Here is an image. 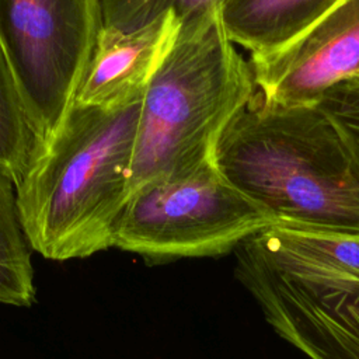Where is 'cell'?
<instances>
[{
  "mask_svg": "<svg viewBox=\"0 0 359 359\" xmlns=\"http://www.w3.org/2000/svg\"><path fill=\"white\" fill-rule=\"evenodd\" d=\"M234 275L265 321L309 359H359V279L280 271L243 244Z\"/></svg>",
  "mask_w": 359,
  "mask_h": 359,
  "instance_id": "cell-6",
  "label": "cell"
},
{
  "mask_svg": "<svg viewBox=\"0 0 359 359\" xmlns=\"http://www.w3.org/2000/svg\"><path fill=\"white\" fill-rule=\"evenodd\" d=\"M220 174L273 226L359 237V165L317 105H280L254 90L215 147Z\"/></svg>",
  "mask_w": 359,
  "mask_h": 359,
  "instance_id": "cell-1",
  "label": "cell"
},
{
  "mask_svg": "<svg viewBox=\"0 0 359 359\" xmlns=\"http://www.w3.org/2000/svg\"><path fill=\"white\" fill-rule=\"evenodd\" d=\"M254 90L250 62L229 39L220 8L182 22L142 98L129 194L213 161L222 132Z\"/></svg>",
  "mask_w": 359,
  "mask_h": 359,
  "instance_id": "cell-3",
  "label": "cell"
},
{
  "mask_svg": "<svg viewBox=\"0 0 359 359\" xmlns=\"http://www.w3.org/2000/svg\"><path fill=\"white\" fill-rule=\"evenodd\" d=\"M181 24L172 11H167L132 31L102 27L76 102L114 109L142 100L171 52Z\"/></svg>",
  "mask_w": 359,
  "mask_h": 359,
  "instance_id": "cell-8",
  "label": "cell"
},
{
  "mask_svg": "<svg viewBox=\"0 0 359 359\" xmlns=\"http://www.w3.org/2000/svg\"><path fill=\"white\" fill-rule=\"evenodd\" d=\"M35 147L34 130L0 49V171L13 181L14 187L25 175Z\"/></svg>",
  "mask_w": 359,
  "mask_h": 359,
  "instance_id": "cell-12",
  "label": "cell"
},
{
  "mask_svg": "<svg viewBox=\"0 0 359 359\" xmlns=\"http://www.w3.org/2000/svg\"><path fill=\"white\" fill-rule=\"evenodd\" d=\"M35 294L31 247L20 224L15 187L0 171V303L29 307Z\"/></svg>",
  "mask_w": 359,
  "mask_h": 359,
  "instance_id": "cell-11",
  "label": "cell"
},
{
  "mask_svg": "<svg viewBox=\"0 0 359 359\" xmlns=\"http://www.w3.org/2000/svg\"><path fill=\"white\" fill-rule=\"evenodd\" d=\"M269 265L290 273L359 279V237L268 227L241 243Z\"/></svg>",
  "mask_w": 359,
  "mask_h": 359,
  "instance_id": "cell-10",
  "label": "cell"
},
{
  "mask_svg": "<svg viewBox=\"0 0 359 359\" xmlns=\"http://www.w3.org/2000/svg\"><path fill=\"white\" fill-rule=\"evenodd\" d=\"M142 100L105 109L73 104L55 136L35 147L15 185L18 219L31 250L52 261L114 247L129 198Z\"/></svg>",
  "mask_w": 359,
  "mask_h": 359,
  "instance_id": "cell-2",
  "label": "cell"
},
{
  "mask_svg": "<svg viewBox=\"0 0 359 359\" xmlns=\"http://www.w3.org/2000/svg\"><path fill=\"white\" fill-rule=\"evenodd\" d=\"M224 0H101L104 27L132 31L150 24L167 11L181 22L219 10Z\"/></svg>",
  "mask_w": 359,
  "mask_h": 359,
  "instance_id": "cell-13",
  "label": "cell"
},
{
  "mask_svg": "<svg viewBox=\"0 0 359 359\" xmlns=\"http://www.w3.org/2000/svg\"><path fill=\"white\" fill-rule=\"evenodd\" d=\"M255 91L280 105L317 104L359 77V0H339L283 49L250 57Z\"/></svg>",
  "mask_w": 359,
  "mask_h": 359,
  "instance_id": "cell-7",
  "label": "cell"
},
{
  "mask_svg": "<svg viewBox=\"0 0 359 359\" xmlns=\"http://www.w3.org/2000/svg\"><path fill=\"white\" fill-rule=\"evenodd\" d=\"M317 105L338 126L359 165V77L337 84Z\"/></svg>",
  "mask_w": 359,
  "mask_h": 359,
  "instance_id": "cell-14",
  "label": "cell"
},
{
  "mask_svg": "<svg viewBox=\"0 0 359 359\" xmlns=\"http://www.w3.org/2000/svg\"><path fill=\"white\" fill-rule=\"evenodd\" d=\"M102 27L101 0H0V49L36 147L70 112Z\"/></svg>",
  "mask_w": 359,
  "mask_h": 359,
  "instance_id": "cell-5",
  "label": "cell"
},
{
  "mask_svg": "<svg viewBox=\"0 0 359 359\" xmlns=\"http://www.w3.org/2000/svg\"><path fill=\"white\" fill-rule=\"evenodd\" d=\"M339 0H224L220 18L229 39L252 56L275 53L317 22Z\"/></svg>",
  "mask_w": 359,
  "mask_h": 359,
  "instance_id": "cell-9",
  "label": "cell"
},
{
  "mask_svg": "<svg viewBox=\"0 0 359 359\" xmlns=\"http://www.w3.org/2000/svg\"><path fill=\"white\" fill-rule=\"evenodd\" d=\"M272 226V217L210 161L189 175L133 189L116 223L114 247L154 266L229 254Z\"/></svg>",
  "mask_w": 359,
  "mask_h": 359,
  "instance_id": "cell-4",
  "label": "cell"
}]
</instances>
